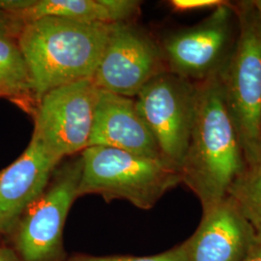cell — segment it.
I'll return each instance as SVG.
<instances>
[{"mask_svg":"<svg viewBox=\"0 0 261 261\" xmlns=\"http://www.w3.org/2000/svg\"><path fill=\"white\" fill-rule=\"evenodd\" d=\"M168 71L158 40L136 22L112 23L92 81L108 92L135 98L153 77Z\"/></svg>","mask_w":261,"mask_h":261,"instance_id":"9","label":"cell"},{"mask_svg":"<svg viewBox=\"0 0 261 261\" xmlns=\"http://www.w3.org/2000/svg\"><path fill=\"white\" fill-rule=\"evenodd\" d=\"M239 35L233 3L226 1L195 25L174 30L160 41L167 70L199 84L221 76Z\"/></svg>","mask_w":261,"mask_h":261,"instance_id":"5","label":"cell"},{"mask_svg":"<svg viewBox=\"0 0 261 261\" xmlns=\"http://www.w3.org/2000/svg\"><path fill=\"white\" fill-rule=\"evenodd\" d=\"M89 146H103L163 160L156 140L137 110L135 98L101 89L95 108Z\"/></svg>","mask_w":261,"mask_h":261,"instance_id":"12","label":"cell"},{"mask_svg":"<svg viewBox=\"0 0 261 261\" xmlns=\"http://www.w3.org/2000/svg\"><path fill=\"white\" fill-rule=\"evenodd\" d=\"M61 161L32 136L28 148L0 171V232H9L47 189Z\"/></svg>","mask_w":261,"mask_h":261,"instance_id":"11","label":"cell"},{"mask_svg":"<svg viewBox=\"0 0 261 261\" xmlns=\"http://www.w3.org/2000/svg\"><path fill=\"white\" fill-rule=\"evenodd\" d=\"M33 3V0H0V11L18 13Z\"/></svg>","mask_w":261,"mask_h":261,"instance_id":"20","label":"cell"},{"mask_svg":"<svg viewBox=\"0 0 261 261\" xmlns=\"http://www.w3.org/2000/svg\"><path fill=\"white\" fill-rule=\"evenodd\" d=\"M16 14L24 23L42 18L112 23L102 0H33L30 6Z\"/></svg>","mask_w":261,"mask_h":261,"instance_id":"14","label":"cell"},{"mask_svg":"<svg viewBox=\"0 0 261 261\" xmlns=\"http://www.w3.org/2000/svg\"><path fill=\"white\" fill-rule=\"evenodd\" d=\"M0 261H19L17 255L7 248L0 247Z\"/></svg>","mask_w":261,"mask_h":261,"instance_id":"22","label":"cell"},{"mask_svg":"<svg viewBox=\"0 0 261 261\" xmlns=\"http://www.w3.org/2000/svg\"><path fill=\"white\" fill-rule=\"evenodd\" d=\"M109 11L112 23L135 22L142 2L137 0H102Z\"/></svg>","mask_w":261,"mask_h":261,"instance_id":"17","label":"cell"},{"mask_svg":"<svg viewBox=\"0 0 261 261\" xmlns=\"http://www.w3.org/2000/svg\"><path fill=\"white\" fill-rule=\"evenodd\" d=\"M224 0H170L168 6L173 12L185 13L198 10H214L223 5Z\"/></svg>","mask_w":261,"mask_h":261,"instance_id":"18","label":"cell"},{"mask_svg":"<svg viewBox=\"0 0 261 261\" xmlns=\"http://www.w3.org/2000/svg\"><path fill=\"white\" fill-rule=\"evenodd\" d=\"M23 25L24 21L17 14L0 11V39H17Z\"/></svg>","mask_w":261,"mask_h":261,"instance_id":"19","label":"cell"},{"mask_svg":"<svg viewBox=\"0 0 261 261\" xmlns=\"http://www.w3.org/2000/svg\"><path fill=\"white\" fill-rule=\"evenodd\" d=\"M230 196L261 245V163L247 166L229 188Z\"/></svg>","mask_w":261,"mask_h":261,"instance_id":"15","label":"cell"},{"mask_svg":"<svg viewBox=\"0 0 261 261\" xmlns=\"http://www.w3.org/2000/svg\"><path fill=\"white\" fill-rule=\"evenodd\" d=\"M0 97H2V94L0 93Z\"/></svg>","mask_w":261,"mask_h":261,"instance_id":"24","label":"cell"},{"mask_svg":"<svg viewBox=\"0 0 261 261\" xmlns=\"http://www.w3.org/2000/svg\"><path fill=\"white\" fill-rule=\"evenodd\" d=\"M81 157L79 197L99 195L107 201L123 199L149 210L168 191L181 184L180 173L163 160L103 146H89Z\"/></svg>","mask_w":261,"mask_h":261,"instance_id":"3","label":"cell"},{"mask_svg":"<svg viewBox=\"0 0 261 261\" xmlns=\"http://www.w3.org/2000/svg\"><path fill=\"white\" fill-rule=\"evenodd\" d=\"M247 166L225 107L221 76L197 84L196 116L180 168L181 183L196 195L205 210L227 196Z\"/></svg>","mask_w":261,"mask_h":261,"instance_id":"1","label":"cell"},{"mask_svg":"<svg viewBox=\"0 0 261 261\" xmlns=\"http://www.w3.org/2000/svg\"><path fill=\"white\" fill-rule=\"evenodd\" d=\"M253 7L255 9V13L258 19V23L261 29V0H252Z\"/></svg>","mask_w":261,"mask_h":261,"instance_id":"23","label":"cell"},{"mask_svg":"<svg viewBox=\"0 0 261 261\" xmlns=\"http://www.w3.org/2000/svg\"><path fill=\"white\" fill-rule=\"evenodd\" d=\"M243 261H261V245L259 243L253 246L251 252Z\"/></svg>","mask_w":261,"mask_h":261,"instance_id":"21","label":"cell"},{"mask_svg":"<svg viewBox=\"0 0 261 261\" xmlns=\"http://www.w3.org/2000/svg\"><path fill=\"white\" fill-rule=\"evenodd\" d=\"M99 88L92 80L65 84L44 94L33 113V135L62 161L89 146Z\"/></svg>","mask_w":261,"mask_h":261,"instance_id":"8","label":"cell"},{"mask_svg":"<svg viewBox=\"0 0 261 261\" xmlns=\"http://www.w3.org/2000/svg\"><path fill=\"white\" fill-rule=\"evenodd\" d=\"M196 231L184 244L188 261H243L257 244L251 224L230 196L202 210Z\"/></svg>","mask_w":261,"mask_h":261,"instance_id":"10","label":"cell"},{"mask_svg":"<svg viewBox=\"0 0 261 261\" xmlns=\"http://www.w3.org/2000/svg\"><path fill=\"white\" fill-rule=\"evenodd\" d=\"M0 93L33 115L37 98L28 63L15 38L0 39Z\"/></svg>","mask_w":261,"mask_h":261,"instance_id":"13","label":"cell"},{"mask_svg":"<svg viewBox=\"0 0 261 261\" xmlns=\"http://www.w3.org/2000/svg\"><path fill=\"white\" fill-rule=\"evenodd\" d=\"M163 160L180 173L196 116L197 84L165 71L135 97Z\"/></svg>","mask_w":261,"mask_h":261,"instance_id":"6","label":"cell"},{"mask_svg":"<svg viewBox=\"0 0 261 261\" xmlns=\"http://www.w3.org/2000/svg\"><path fill=\"white\" fill-rule=\"evenodd\" d=\"M239 35L221 82L247 165L261 163V29L252 1L234 4Z\"/></svg>","mask_w":261,"mask_h":261,"instance_id":"4","label":"cell"},{"mask_svg":"<svg viewBox=\"0 0 261 261\" xmlns=\"http://www.w3.org/2000/svg\"><path fill=\"white\" fill-rule=\"evenodd\" d=\"M112 24L60 18L24 23L17 41L38 102L56 87L93 79Z\"/></svg>","mask_w":261,"mask_h":261,"instance_id":"2","label":"cell"},{"mask_svg":"<svg viewBox=\"0 0 261 261\" xmlns=\"http://www.w3.org/2000/svg\"><path fill=\"white\" fill-rule=\"evenodd\" d=\"M69 261H188L184 244H180L167 252L150 256L113 255V256H91L76 255Z\"/></svg>","mask_w":261,"mask_h":261,"instance_id":"16","label":"cell"},{"mask_svg":"<svg viewBox=\"0 0 261 261\" xmlns=\"http://www.w3.org/2000/svg\"><path fill=\"white\" fill-rule=\"evenodd\" d=\"M82 168L81 156L59 165L47 189L19 219L16 243L23 261L59 260L66 219L79 197Z\"/></svg>","mask_w":261,"mask_h":261,"instance_id":"7","label":"cell"}]
</instances>
